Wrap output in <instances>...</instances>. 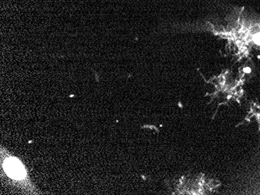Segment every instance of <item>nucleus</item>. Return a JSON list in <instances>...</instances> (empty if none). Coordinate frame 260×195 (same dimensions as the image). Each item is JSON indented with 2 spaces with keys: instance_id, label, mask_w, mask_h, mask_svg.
Wrapping results in <instances>:
<instances>
[{
  "instance_id": "1",
  "label": "nucleus",
  "mask_w": 260,
  "mask_h": 195,
  "mask_svg": "<svg viewBox=\"0 0 260 195\" xmlns=\"http://www.w3.org/2000/svg\"><path fill=\"white\" fill-rule=\"evenodd\" d=\"M4 167L7 175L14 180H21L25 177V169L17 159H7L4 162Z\"/></svg>"
},
{
  "instance_id": "2",
  "label": "nucleus",
  "mask_w": 260,
  "mask_h": 195,
  "mask_svg": "<svg viewBox=\"0 0 260 195\" xmlns=\"http://www.w3.org/2000/svg\"><path fill=\"white\" fill-rule=\"evenodd\" d=\"M255 41L256 43L260 45V33H258V35L255 36Z\"/></svg>"
}]
</instances>
